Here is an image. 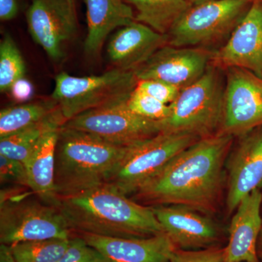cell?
<instances>
[{"label": "cell", "instance_id": "obj_33", "mask_svg": "<svg viewBox=\"0 0 262 262\" xmlns=\"http://www.w3.org/2000/svg\"><path fill=\"white\" fill-rule=\"evenodd\" d=\"M0 262H18L15 258L11 246L6 244L0 246Z\"/></svg>", "mask_w": 262, "mask_h": 262}, {"label": "cell", "instance_id": "obj_19", "mask_svg": "<svg viewBox=\"0 0 262 262\" xmlns=\"http://www.w3.org/2000/svg\"><path fill=\"white\" fill-rule=\"evenodd\" d=\"M65 122L63 115L52 122L34 146L25 163L29 189L40 201L56 208L59 203L55 188L56 146L60 130Z\"/></svg>", "mask_w": 262, "mask_h": 262}, {"label": "cell", "instance_id": "obj_13", "mask_svg": "<svg viewBox=\"0 0 262 262\" xmlns=\"http://www.w3.org/2000/svg\"><path fill=\"white\" fill-rule=\"evenodd\" d=\"M210 65L224 72L229 68L244 69L262 78L261 0H253L228 41L213 52Z\"/></svg>", "mask_w": 262, "mask_h": 262}, {"label": "cell", "instance_id": "obj_18", "mask_svg": "<svg viewBox=\"0 0 262 262\" xmlns=\"http://www.w3.org/2000/svg\"><path fill=\"white\" fill-rule=\"evenodd\" d=\"M262 192L256 189L245 196L229 226L225 262H259L257 243L262 229Z\"/></svg>", "mask_w": 262, "mask_h": 262}, {"label": "cell", "instance_id": "obj_32", "mask_svg": "<svg viewBox=\"0 0 262 262\" xmlns=\"http://www.w3.org/2000/svg\"><path fill=\"white\" fill-rule=\"evenodd\" d=\"M18 0H0V19L2 21L13 20L18 15Z\"/></svg>", "mask_w": 262, "mask_h": 262}, {"label": "cell", "instance_id": "obj_17", "mask_svg": "<svg viewBox=\"0 0 262 262\" xmlns=\"http://www.w3.org/2000/svg\"><path fill=\"white\" fill-rule=\"evenodd\" d=\"M166 45L167 34L135 20L115 33L108 42L107 55L115 68L134 72Z\"/></svg>", "mask_w": 262, "mask_h": 262}, {"label": "cell", "instance_id": "obj_8", "mask_svg": "<svg viewBox=\"0 0 262 262\" xmlns=\"http://www.w3.org/2000/svg\"><path fill=\"white\" fill-rule=\"evenodd\" d=\"M199 139L192 134L161 132L127 146L105 184L125 195L135 194L174 157Z\"/></svg>", "mask_w": 262, "mask_h": 262}, {"label": "cell", "instance_id": "obj_14", "mask_svg": "<svg viewBox=\"0 0 262 262\" xmlns=\"http://www.w3.org/2000/svg\"><path fill=\"white\" fill-rule=\"evenodd\" d=\"M227 160V208L233 213L241 201L262 187V126L238 137Z\"/></svg>", "mask_w": 262, "mask_h": 262}, {"label": "cell", "instance_id": "obj_36", "mask_svg": "<svg viewBox=\"0 0 262 262\" xmlns=\"http://www.w3.org/2000/svg\"><path fill=\"white\" fill-rule=\"evenodd\" d=\"M71 2H72V3H74L75 4V0H70Z\"/></svg>", "mask_w": 262, "mask_h": 262}, {"label": "cell", "instance_id": "obj_10", "mask_svg": "<svg viewBox=\"0 0 262 262\" xmlns=\"http://www.w3.org/2000/svg\"><path fill=\"white\" fill-rule=\"evenodd\" d=\"M220 133L239 137L262 126V78L250 71L229 68Z\"/></svg>", "mask_w": 262, "mask_h": 262}, {"label": "cell", "instance_id": "obj_29", "mask_svg": "<svg viewBox=\"0 0 262 262\" xmlns=\"http://www.w3.org/2000/svg\"><path fill=\"white\" fill-rule=\"evenodd\" d=\"M170 262H225V249L213 246L202 250L177 248L170 256Z\"/></svg>", "mask_w": 262, "mask_h": 262}, {"label": "cell", "instance_id": "obj_28", "mask_svg": "<svg viewBox=\"0 0 262 262\" xmlns=\"http://www.w3.org/2000/svg\"><path fill=\"white\" fill-rule=\"evenodd\" d=\"M0 182L15 187L29 188L28 173L23 163L0 155Z\"/></svg>", "mask_w": 262, "mask_h": 262}, {"label": "cell", "instance_id": "obj_23", "mask_svg": "<svg viewBox=\"0 0 262 262\" xmlns=\"http://www.w3.org/2000/svg\"><path fill=\"white\" fill-rule=\"evenodd\" d=\"M62 114L57 108L42 122L11 134L0 138V155L21 162L25 165L31 151L52 122Z\"/></svg>", "mask_w": 262, "mask_h": 262}, {"label": "cell", "instance_id": "obj_26", "mask_svg": "<svg viewBox=\"0 0 262 262\" xmlns=\"http://www.w3.org/2000/svg\"><path fill=\"white\" fill-rule=\"evenodd\" d=\"M125 104L133 113L155 121H163L170 114L169 105L155 99L136 87Z\"/></svg>", "mask_w": 262, "mask_h": 262}, {"label": "cell", "instance_id": "obj_9", "mask_svg": "<svg viewBox=\"0 0 262 262\" xmlns=\"http://www.w3.org/2000/svg\"><path fill=\"white\" fill-rule=\"evenodd\" d=\"M125 102L90 110L63 125L120 146L131 145L162 132L160 121L148 120L133 113Z\"/></svg>", "mask_w": 262, "mask_h": 262}, {"label": "cell", "instance_id": "obj_7", "mask_svg": "<svg viewBox=\"0 0 262 262\" xmlns=\"http://www.w3.org/2000/svg\"><path fill=\"white\" fill-rule=\"evenodd\" d=\"M2 191L0 242L13 246L28 241L70 239L72 230L56 207L18 190Z\"/></svg>", "mask_w": 262, "mask_h": 262}, {"label": "cell", "instance_id": "obj_34", "mask_svg": "<svg viewBox=\"0 0 262 262\" xmlns=\"http://www.w3.org/2000/svg\"><path fill=\"white\" fill-rule=\"evenodd\" d=\"M257 255L258 261L262 262V229L260 232L257 243Z\"/></svg>", "mask_w": 262, "mask_h": 262}, {"label": "cell", "instance_id": "obj_27", "mask_svg": "<svg viewBox=\"0 0 262 262\" xmlns=\"http://www.w3.org/2000/svg\"><path fill=\"white\" fill-rule=\"evenodd\" d=\"M58 262H104L101 253L80 235L71 237L67 251Z\"/></svg>", "mask_w": 262, "mask_h": 262}, {"label": "cell", "instance_id": "obj_16", "mask_svg": "<svg viewBox=\"0 0 262 262\" xmlns=\"http://www.w3.org/2000/svg\"><path fill=\"white\" fill-rule=\"evenodd\" d=\"M78 234L101 253L104 262H170L177 248L166 234L147 237Z\"/></svg>", "mask_w": 262, "mask_h": 262}, {"label": "cell", "instance_id": "obj_24", "mask_svg": "<svg viewBox=\"0 0 262 262\" xmlns=\"http://www.w3.org/2000/svg\"><path fill=\"white\" fill-rule=\"evenodd\" d=\"M70 238L28 241L13 245L11 248L18 262H58L67 251Z\"/></svg>", "mask_w": 262, "mask_h": 262}, {"label": "cell", "instance_id": "obj_3", "mask_svg": "<svg viewBox=\"0 0 262 262\" xmlns=\"http://www.w3.org/2000/svg\"><path fill=\"white\" fill-rule=\"evenodd\" d=\"M127 147L62 125L55 167L58 198L73 195L105 184Z\"/></svg>", "mask_w": 262, "mask_h": 262}, {"label": "cell", "instance_id": "obj_37", "mask_svg": "<svg viewBox=\"0 0 262 262\" xmlns=\"http://www.w3.org/2000/svg\"><path fill=\"white\" fill-rule=\"evenodd\" d=\"M261 3H262V0H261Z\"/></svg>", "mask_w": 262, "mask_h": 262}, {"label": "cell", "instance_id": "obj_20", "mask_svg": "<svg viewBox=\"0 0 262 262\" xmlns=\"http://www.w3.org/2000/svg\"><path fill=\"white\" fill-rule=\"evenodd\" d=\"M88 34L84 51L90 56L99 54L108 34L135 21V12L125 0H84Z\"/></svg>", "mask_w": 262, "mask_h": 262}, {"label": "cell", "instance_id": "obj_12", "mask_svg": "<svg viewBox=\"0 0 262 262\" xmlns=\"http://www.w3.org/2000/svg\"><path fill=\"white\" fill-rule=\"evenodd\" d=\"M213 52L199 48L163 46L134 71L139 80L161 81L180 90L201 78L210 66Z\"/></svg>", "mask_w": 262, "mask_h": 262}, {"label": "cell", "instance_id": "obj_21", "mask_svg": "<svg viewBox=\"0 0 262 262\" xmlns=\"http://www.w3.org/2000/svg\"><path fill=\"white\" fill-rule=\"evenodd\" d=\"M136 10V21L167 34L192 4L189 0H125Z\"/></svg>", "mask_w": 262, "mask_h": 262}, {"label": "cell", "instance_id": "obj_31", "mask_svg": "<svg viewBox=\"0 0 262 262\" xmlns=\"http://www.w3.org/2000/svg\"><path fill=\"white\" fill-rule=\"evenodd\" d=\"M10 93L17 102H26L32 97L34 87L29 80H26L24 77L13 84Z\"/></svg>", "mask_w": 262, "mask_h": 262}, {"label": "cell", "instance_id": "obj_35", "mask_svg": "<svg viewBox=\"0 0 262 262\" xmlns=\"http://www.w3.org/2000/svg\"><path fill=\"white\" fill-rule=\"evenodd\" d=\"M189 1H190L191 3H195V2H196V1H199V0H189Z\"/></svg>", "mask_w": 262, "mask_h": 262}, {"label": "cell", "instance_id": "obj_5", "mask_svg": "<svg viewBox=\"0 0 262 262\" xmlns=\"http://www.w3.org/2000/svg\"><path fill=\"white\" fill-rule=\"evenodd\" d=\"M223 72L210 65L201 78L181 90L169 105L168 117L160 121L162 132L192 134L201 139L219 134L224 115Z\"/></svg>", "mask_w": 262, "mask_h": 262}, {"label": "cell", "instance_id": "obj_25", "mask_svg": "<svg viewBox=\"0 0 262 262\" xmlns=\"http://www.w3.org/2000/svg\"><path fill=\"white\" fill-rule=\"evenodd\" d=\"M25 62L18 46L9 34L0 42V91L8 92L16 81L24 78Z\"/></svg>", "mask_w": 262, "mask_h": 262}, {"label": "cell", "instance_id": "obj_6", "mask_svg": "<svg viewBox=\"0 0 262 262\" xmlns=\"http://www.w3.org/2000/svg\"><path fill=\"white\" fill-rule=\"evenodd\" d=\"M137 82L133 71L117 68L84 77L61 72L55 79L51 98L67 122L90 110L125 102Z\"/></svg>", "mask_w": 262, "mask_h": 262}, {"label": "cell", "instance_id": "obj_30", "mask_svg": "<svg viewBox=\"0 0 262 262\" xmlns=\"http://www.w3.org/2000/svg\"><path fill=\"white\" fill-rule=\"evenodd\" d=\"M136 88L167 105L173 103L181 91L171 84L154 80H139Z\"/></svg>", "mask_w": 262, "mask_h": 262}, {"label": "cell", "instance_id": "obj_11", "mask_svg": "<svg viewBox=\"0 0 262 262\" xmlns=\"http://www.w3.org/2000/svg\"><path fill=\"white\" fill-rule=\"evenodd\" d=\"M26 17L33 40L53 61L63 59V46L77 32L75 4L70 0H32Z\"/></svg>", "mask_w": 262, "mask_h": 262}, {"label": "cell", "instance_id": "obj_4", "mask_svg": "<svg viewBox=\"0 0 262 262\" xmlns=\"http://www.w3.org/2000/svg\"><path fill=\"white\" fill-rule=\"evenodd\" d=\"M253 0H199L177 20L167 34L168 45L215 52L225 46Z\"/></svg>", "mask_w": 262, "mask_h": 262}, {"label": "cell", "instance_id": "obj_22", "mask_svg": "<svg viewBox=\"0 0 262 262\" xmlns=\"http://www.w3.org/2000/svg\"><path fill=\"white\" fill-rule=\"evenodd\" d=\"M58 108L53 99L3 108L0 113V138L42 122Z\"/></svg>", "mask_w": 262, "mask_h": 262}, {"label": "cell", "instance_id": "obj_1", "mask_svg": "<svg viewBox=\"0 0 262 262\" xmlns=\"http://www.w3.org/2000/svg\"><path fill=\"white\" fill-rule=\"evenodd\" d=\"M234 136L219 134L199 139L183 150L134 195L158 205H180L201 213L216 208L224 183V168Z\"/></svg>", "mask_w": 262, "mask_h": 262}, {"label": "cell", "instance_id": "obj_2", "mask_svg": "<svg viewBox=\"0 0 262 262\" xmlns=\"http://www.w3.org/2000/svg\"><path fill=\"white\" fill-rule=\"evenodd\" d=\"M58 209L72 232L119 237L165 234L151 207L139 204L103 184L63 196Z\"/></svg>", "mask_w": 262, "mask_h": 262}, {"label": "cell", "instance_id": "obj_15", "mask_svg": "<svg viewBox=\"0 0 262 262\" xmlns=\"http://www.w3.org/2000/svg\"><path fill=\"white\" fill-rule=\"evenodd\" d=\"M151 208L164 232L177 248L212 247L220 237L213 221L196 210L180 205H158Z\"/></svg>", "mask_w": 262, "mask_h": 262}]
</instances>
